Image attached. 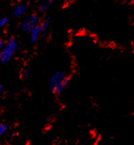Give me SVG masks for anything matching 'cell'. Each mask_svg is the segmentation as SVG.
<instances>
[{"instance_id":"cell-1","label":"cell","mask_w":134,"mask_h":145,"mask_svg":"<svg viewBox=\"0 0 134 145\" xmlns=\"http://www.w3.org/2000/svg\"><path fill=\"white\" fill-rule=\"evenodd\" d=\"M69 82L70 75L63 71H57L50 78V90L54 95H59L67 89Z\"/></svg>"},{"instance_id":"cell-2","label":"cell","mask_w":134,"mask_h":145,"mask_svg":"<svg viewBox=\"0 0 134 145\" xmlns=\"http://www.w3.org/2000/svg\"><path fill=\"white\" fill-rule=\"evenodd\" d=\"M18 43L14 37H10L4 48L0 51V62L7 64L11 60V59L18 51Z\"/></svg>"},{"instance_id":"cell-3","label":"cell","mask_w":134,"mask_h":145,"mask_svg":"<svg viewBox=\"0 0 134 145\" xmlns=\"http://www.w3.org/2000/svg\"><path fill=\"white\" fill-rule=\"evenodd\" d=\"M41 23V19L37 14H32L23 22L21 26V29L24 32H30L35 27Z\"/></svg>"},{"instance_id":"cell-4","label":"cell","mask_w":134,"mask_h":145,"mask_svg":"<svg viewBox=\"0 0 134 145\" xmlns=\"http://www.w3.org/2000/svg\"><path fill=\"white\" fill-rule=\"evenodd\" d=\"M30 33V42H32V43H35L37 41L39 37L42 34V32H41V28L40 27V24L38 26H37L36 27L31 30Z\"/></svg>"},{"instance_id":"cell-5","label":"cell","mask_w":134,"mask_h":145,"mask_svg":"<svg viewBox=\"0 0 134 145\" xmlns=\"http://www.w3.org/2000/svg\"><path fill=\"white\" fill-rule=\"evenodd\" d=\"M27 6L26 5H24V4H21V5H18L14 10V11H13V15L16 17H21L24 15H25V13L27 12Z\"/></svg>"},{"instance_id":"cell-6","label":"cell","mask_w":134,"mask_h":145,"mask_svg":"<svg viewBox=\"0 0 134 145\" xmlns=\"http://www.w3.org/2000/svg\"><path fill=\"white\" fill-rule=\"evenodd\" d=\"M50 24H51V18L47 16V17H45L42 21H41V23H40V27L41 28V32L42 34H44L47 32V30L50 27Z\"/></svg>"},{"instance_id":"cell-7","label":"cell","mask_w":134,"mask_h":145,"mask_svg":"<svg viewBox=\"0 0 134 145\" xmlns=\"http://www.w3.org/2000/svg\"><path fill=\"white\" fill-rule=\"evenodd\" d=\"M51 5H52V0H47L46 2L41 4L40 7H39V10H40V11H41V12H44V11L47 10L51 7Z\"/></svg>"},{"instance_id":"cell-8","label":"cell","mask_w":134,"mask_h":145,"mask_svg":"<svg viewBox=\"0 0 134 145\" xmlns=\"http://www.w3.org/2000/svg\"><path fill=\"white\" fill-rule=\"evenodd\" d=\"M30 74H31V71L29 67H25L21 71V78L23 79H27L29 78Z\"/></svg>"},{"instance_id":"cell-9","label":"cell","mask_w":134,"mask_h":145,"mask_svg":"<svg viewBox=\"0 0 134 145\" xmlns=\"http://www.w3.org/2000/svg\"><path fill=\"white\" fill-rule=\"evenodd\" d=\"M7 127H8L7 125L5 124V123H1L0 124V136H2L4 133H5L7 130Z\"/></svg>"},{"instance_id":"cell-10","label":"cell","mask_w":134,"mask_h":145,"mask_svg":"<svg viewBox=\"0 0 134 145\" xmlns=\"http://www.w3.org/2000/svg\"><path fill=\"white\" fill-rule=\"evenodd\" d=\"M8 22V18L3 17L0 19V27H4Z\"/></svg>"},{"instance_id":"cell-11","label":"cell","mask_w":134,"mask_h":145,"mask_svg":"<svg viewBox=\"0 0 134 145\" xmlns=\"http://www.w3.org/2000/svg\"><path fill=\"white\" fill-rule=\"evenodd\" d=\"M5 42L3 40H0V51L4 48V46H5Z\"/></svg>"},{"instance_id":"cell-12","label":"cell","mask_w":134,"mask_h":145,"mask_svg":"<svg viewBox=\"0 0 134 145\" xmlns=\"http://www.w3.org/2000/svg\"><path fill=\"white\" fill-rule=\"evenodd\" d=\"M2 86L1 84H0V95H1V93H2Z\"/></svg>"}]
</instances>
